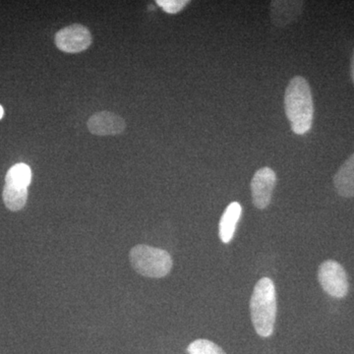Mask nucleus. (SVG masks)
Segmentation results:
<instances>
[{
	"label": "nucleus",
	"instance_id": "39448f33",
	"mask_svg": "<svg viewBox=\"0 0 354 354\" xmlns=\"http://www.w3.org/2000/svg\"><path fill=\"white\" fill-rule=\"evenodd\" d=\"M92 44V35L88 28L74 24L59 30L55 35V44L60 50L68 53H81Z\"/></svg>",
	"mask_w": 354,
	"mask_h": 354
},
{
	"label": "nucleus",
	"instance_id": "ddd939ff",
	"mask_svg": "<svg viewBox=\"0 0 354 354\" xmlns=\"http://www.w3.org/2000/svg\"><path fill=\"white\" fill-rule=\"evenodd\" d=\"M187 353L188 354H227L215 342L204 339L191 342L188 346Z\"/></svg>",
	"mask_w": 354,
	"mask_h": 354
},
{
	"label": "nucleus",
	"instance_id": "2eb2a0df",
	"mask_svg": "<svg viewBox=\"0 0 354 354\" xmlns=\"http://www.w3.org/2000/svg\"><path fill=\"white\" fill-rule=\"evenodd\" d=\"M351 78H353V82L354 84V53L353 57V62H351Z\"/></svg>",
	"mask_w": 354,
	"mask_h": 354
},
{
	"label": "nucleus",
	"instance_id": "f03ea898",
	"mask_svg": "<svg viewBox=\"0 0 354 354\" xmlns=\"http://www.w3.org/2000/svg\"><path fill=\"white\" fill-rule=\"evenodd\" d=\"M277 292L274 281L261 279L254 288L250 300L254 329L262 337H271L277 319Z\"/></svg>",
	"mask_w": 354,
	"mask_h": 354
},
{
	"label": "nucleus",
	"instance_id": "f257e3e1",
	"mask_svg": "<svg viewBox=\"0 0 354 354\" xmlns=\"http://www.w3.org/2000/svg\"><path fill=\"white\" fill-rule=\"evenodd\" d=\"M285 109L291 129L295 134L309 132L313 123L314 104L311 88L304 77L295 76L291 79L286 91Z\"/></svg>",
	"mask_w": 354,
	"mask_h": 354
},
{
	"label": "nucleus",
	"instance_id": "f8f14e48",
	"mask_svg": "<svg viewBox=\"0 0 354 354\" xmlns=\"http://www.w3.org/2000/svg\"><path fill=\"white\" fill-rule=\"evenodd\" d=\"M32 183V171L29 165L19 162L16 164L7 171L6 184L29 187Z\"/></svg>",
	"mask_w": 354,
	"mask_h": 354
},
{
	"label": "nucleus",
	"instance_id": "9b49d317",
	"mask_svg": "<svg viewBox=\"0 0 354 354\" xmlns=\"http://www.w3.org/2000/svg\"><path fill=\"white\" fill-rule=\"evenodd\" d=\"M4 205L12 212H18L24 208L28 200V188L6 184L2 193Z\"/></svg>",
	"mask_w": 354,
	"mask_h": 354
},
{
	"label": "nucleus",
	"instance_id": "dca6fc26",
	"mask_svg": "<svg viewBox=\"0 0 354 354\" xmlns=\"http://www.w3.org/2000/svg\"><path fill=\"white\" fill-rule=\"evenodd\" d=\"M4 115V109L2 108L1 106H0V120H1L2 118H3Z\"/></svg>",
	"mask_w": 354,
	"mask_h": 354
},
{
	"label": "nucleus",
	"instance_id": "20e7f679",
	"mask_svg": "<svg viewBox=\"0 0 354 354\" xmlns=\"http://www.w3.org/2000/svg\"><path fill=\"white\" fill-rule=\"evenodd\" d=\"M318 279L324 291L330 297L344 298L348 295V274L337 261L327 260L323 262L319 267Z\"/></svg>",
	"mask_w": 354,
	"mask_h": 354
},
{
	"label": "nucleus",
	"instance_id": "0eeeda50",
	"mask_svg": "<svg viewBox=\"0 0 354 354\" xmlns=\"http://www.w3.org/2000/svg\"><path fill=\"white\" fill-rule=\"evenodd\" d=\"M87 127L88 131L97 136H111L120 134L127 128V123L118 114L101 111L93 114L88 118Z\"/></svg>",
	"mask_w": 354,
	"mask_h": 354
},
{
	"label": "nucleus",
	"instance_id": "4468645a",
	"mask_svg": "<svg viewBox=\"0 0 354 354\" xmlns=\"http://www.w3.org/2000/svg\"><path fill=\"white\" fill-rule=\"evenodd\" d=\"M189 1L187 0H158L157 4L167 13L176 14L183 10Z\"/></svg>",
	"mask_w": 354,
	"mask_h": 354
},
{
	"label": "nucleus",
	"instance_id": "423d86ee",
	"mask_svg": "<svg viewBox=\"0 0 354 354\" xmlns=\"http://www.w3.org/2000/svg\"><path fill=\"white\" fill-rule=\"evenodd\" d=\"M276 183V172L270 167H263L254 174L251 181V192L256 208L264 209L269 206Z\"/></svg>",
	"mask_w": 354,
	"mask_h": 354
},
{
	"label": "nucleus",
	"instance_id": "6e6552de",
	"mask_svg": "<svg viewBox=\"0 0 354 354\" xmlns=\"http://www.w3.org/2000/svg\"><path fill=\"white\" fill-rule=\"evenodd\" d=\"M304 1L274 0L271 2V20L279 28L286 27L301 15Z\"/></svg>",
	"mask_w": 354,
	"mask_h": 354
},
{
	"label": "nucleus",
	"instance_id": "9d476101",
	"mask_svg": "<svg viewBox=\"0 0 354 354\" xmlns=\"http://www.w3.org/2000/svg\"><path fill=\"white\" fill-rule=\"evenodd\" d=\"M241 213V204L237 202H232L225 209L220 221V239L223 243H230L232 241Z\"/></svg>",
	"mask_w": 354,
	"mask_h": 354
},
{
	"label": "nucleus",
	"instance_id": "1a4fd4ad",
	"mask_svg": "<svg viewBox=\"0 0 354 354\" xmlns=\"http://www.w3.org/2000/svg\"><path fill=\"white\" fill-rule=\"evenodd\" d=\"M334 185L337 194L342 197H354V153L335 174Z\"/></svg>",
	"mask_w": 354,
	"mask_h": 354
},
{
	"label": "nucleus",
	"instance_id": "7ed1b4c3",
	"mask_svg": "<svg viewBox=\"0 0 354 354\" xmlns=\"http://www.w3.org/2000/svg\"><path fill=\"white\" fill-rule=\"evenodd\" d=\"M129 258L135 271L147 278H164L172 269V258L169 253L155 247H133Z\"/></svg>",
	"mask_w": 354,
	"mask_h": 354
}]
</instances>
